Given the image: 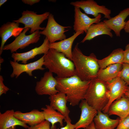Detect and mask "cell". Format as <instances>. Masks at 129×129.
<instances>
[{
  "mask_svg": "<svg viewBox=\"0 0 129 129\" xmlns=\"http://www.w3.org/2000/svg\"><path fill=\"white\" fill-rule=\"evenodd\" d=\"M55 78L57 82L56 89L66 95L70 105H78L84 99L90 81H82L75 75L65 78L57 76Z\"/></svg>",
  "mask_w": 129,
  "mask_h": 129,
  "instance_id": "obj_1",
  "label": "cell"
},
{
  "mask_svg": "<svg viewBox=\"0 0 129 129\" xmlns=\"http://www.w3.org/2000/svg\"><path fill=\"white\" fill-rule=\"evenodd\" d=\"M77 43L72 51L71 61L75 67V75L82 80L90 81L97 78L100 69L98 59L93 53L89 56L83 54Z\"/></svg>",
  "mask_w": 129,
  "mask_h": 129,
  "instance_id": "obj_2",
  "label": "cell"
},
{
  "mask_svg": "<svg viewBox=\"0 0 129 129\" xmlns=\"http://www.w3.org/2000/svg\"><path fill=\"white\" fill-rule=\"evenodd\" d=\"M44 55L43 65L57 77L65 78L75 75L73 62L63 53L50 48Z\"/></svg>",
  "mask_w": 129,
  "mask_h": 129,
  "instance_id": "obj_3",
  "label": "cell"
},
{
  "mask_svg": "<svg viewBox=\"0 0 129 129\" xmlns=\"http://www.w3.org/2000/svg\"><path fill=\"white\" fill-rule=\"evenodd\" d=\"M109 97L106 82L96 78L90 81L84 99L97 111H102L108 104Z\"/></svg>",
  "mask_w": 129,
  "mask_h": 129,
  "instance_id": "obj_4",
  "label": "cell"
},
{
  "mask_svg": "<svg viewBox=\"0 0 129 129\" xmlns=\"http://www.w3.org/2000/svg\"><path fill=\"white\" fill-rule=\"evenodd\" d=\"M71 27L70 26H64L60 25L56 21L53 14L50 13L46 27L43 30L40 31V33L45 36L50 43H52L56 41L66 38L65 33L69 31L68 29Z\"/></svg>",
  "mask_w": 129,
  "mask_h": 129,
  "instance_id": "obj_5",
  "label": "cell"
},
{
  "mask_svg": "<svg viewBox=\"0 0 129 129\" xmlns=\"http://www.w3.org/2000/svg\"><path fill=\"white\" fill-rule=\"evenodd\" d=\"M50 13L46 12L41 14H38L36 12L28 10L23 11L22 16L18 19L13 21L24 25V28L30 29L29 32L32 34L39 30H43L44 27H40V24L45 20L48 19Z\"/></svg>",
  "mask_w": 129,
  "mask_h": 129,
  "instance_id": "obj_6",
  "label": "cell"
},
{
  "mask_svg": "<svg viewBox=\"0 0 129 129\" xmlns=\"http://www.w3.org/2000/svg\"><path fill=\"white\" fill-rule=\"evenodd\" d=\"M29 28H25L23 31L11 43L5 45L3 50H9L12 53L19 49H23L31 44L37 43L39 40L40 34L37 30L28 35L25 33Z\"/></svg>",
  "mask_w": 129,
  "mask_h": 129,
  "instance_id": "obj_7",
  "label": "cell"
},
{
  "mask_svg": "<svg viewBox=\"0 0 129 129\" xmlns=\"http://www.w3.org/2000/svg\"><path fill=\"white\" fill-rule=\"evenodd\" d=\"M70 4L74 7L82 9L86 14L91 15L95 17L101 14L107 19L111 17V10L104 5L98 4L94 0H81L72 2Z\"/></svg>",
  "mask_w": 129,
  "mask_h": 129,
  "instance_id": "obj_8",
  "label": "cell"
},
{
  "mask_svg": "<svg viewBox=\"0 0 129 129\" xmlns=\"http://www.w3.org/2000/svg\"><path fill=\"white\" fill-rule=\"evenodd\" d=\"M106 82L109 91L110 97L108 104L102 110V112L105 113H108L110 106L113 102L124 95L128 87L125 82L118 77Z\"/></svg>",
  "mask_w": 129,
  "mask_h": 129,
  "instance_id": "obj_9",
  "label": "cell"
},
{
  "mask_svg": "<svg viewBox=\"0 0 129 129\" xmlns=\"http://www.w3.org/2000/svg\"><path fill=\"white\" fill-rule=\"evenodd\" d=\"M57 82L53 73L48 71L45 72L40 80L37 82L35 90L38 95H48L50 96L59 91L56 88Z\"/></svg>",
  "mask_w": 129,
  "mask_h": 129,
  "instance_id": "obj_10",
  "label": "cell"
},
{
  "mask_svg": "<svg viewBox=\"0 0 129 129\" xmlns=\"http://www.w3.org/2000/svg\"><path fill=\"white\" fill-rule=\"evenodd\" d=\"M74 21L73 29L75 32L83 31L86 33L90 26L92 24L97 23L101 21L102 15L99 14L96 17L90 18L82 12L80 9L74 7Z\"/></svg>",
  "mask_w": 129,
  "mask_h": 129,
  "instance_id": "obj_11",
  "label": "cell"
},
{
  "mask_svg": "<svg viewBox=\"0 0 129 129\" xmlns=\"http://www.w3.org/2000/svg\"><path fill=\"white\" fill-rule=\"evenodd\" d=\"M44 55L40 59L34 62L26 64H21L17 62L10 60V63L13 71L10 75L11 78L15 77L17 78L23 72H25L29 76H32V72L36 70H42L45 68L42 67L43 65Z\"/></svg>",
  "mask_w": 129,
  "mask_h": 129,
  "instance_id": "obj_12",
  "label": "cell"
},
{
  "mask_svg": "<svg viewBox=\"0 0 129 129\" xmlns=\"http://www.w3.org/2000/svg\"><path fill=\"white\" fill-rule=\"evenodd\" d=\"M81 113L78 121L74 124L75 129L87 127L92 122L97 115L98 111L89 105L86 101L83 99L79 104Z\"/></svg>",
  "mask_w": 129,
  "mask_h": 129,
  "instance_id": "obj_13",
  "label": "cell"
},
{
  "mask_svg": "<svg viewBox=\"0 0 129 129\" xmlns=\"http://www.w3.org/2000/svg\"><path fill=\"white\" fill-rule=\"evenodd\" d=\"M49 40L45 37L43 43L40 46L25 52L13 53L11 57L13 59L14 62H18L21 61L22 63L26 64L28 61L34 58L37 55L47 54L50 49L49 47Z\"/></svg>",
  "mask_w": 129,
  "mask_h": 129,
  "instance_id": "obj_14",
  "label": "cell"
},
{
  "mask_svg": "<svg viewBox=\"0 0 129 129\" xmlns=\"http://www.w3.org/2000/svg\"><path fill=\"white\" fill-rule=\"evenodd\" d=\"M19 23L13 21L8 22L2 25L0 28V36L1 42L0 48V55L3 51L4 44L7 40L11 37H17L25 29L24 27H19Z\"/></svg>",
  "mask_w": 129,
  "mask_h": 129,
  "instance_id": "obj_15",
  "label": "cell"
},
{
  "mask_svg": "<svg viewBox=\"0 0 129 129\" xmlns=\"http://www.w3.org/2000/svg\"><path fill=\"white\" fill-rule=\"evenodd\" d=\"M49 99L50 102V106L64 116L65 121L71 122L69 115L70 111L66 105L67 101L66 95L59 92L56 94L50 96Z\"/></svg>",
  "mask_w": 129,
  "mask_h": 129,
  "instance_id": "obj_16",
  "label": "cell"
},
{
  "mask_svg": "<svg viewBox=\"0 0 129 129\" xmlns=\"http://www.w3.org/2000/svg\"><path fill=\"white\" fill-rule=\"evenodd\" d=\"M129 16V7L121 11L114 17L105 19L103 21L109 29L114 31L117 37H120L121 31L124 29L125 25V20Z\"/></svg>",
  "mask_w": 129,
  "mask_h": 129,
  "instance_id": "obj_17",
  "label": "cell"
},
{
  "mask_svg": "<svg viewBox=\"0 0 129 129\" xmlns=\"http://www.w3.org/2000/svg\"><path fill=\"white\" fill-rule=\"evenodd\" d=\"M83 31L75 32L71 37L59 41L50 43L49 48L54 49L57 51L65 55L68 58L72 60V46L75 39L79 35L83 34Z\"/></svg>",
  "mask_w": 129,
  "mask_h": 129,
  "instance_id": "obj_18",
  "label": "cell"
},
{
  "mask_svg": "<svg viewBox=\"0 0 129 129\" xmlns=\"http://www.w3.org/2000/svg\"><path fill=\"white\" fill-rule=\"evenodd\" d=\"M109 115H116L120 120L129 115V99L124 95L113 102L110 106L108 112Z\"/></svg>",
  "mask_w": 129,
  "mask_h": 129,
  "instance_id": "obj_19",
  "label": "cell"
},
{
  "mask_svg": "<svg viewBox=\"0 0 129 129\" xmlns=\"http://www.w3.org/2000/svg\"><path fill=\"white\" fill-rule=\"evenodd\" d=\"M14 115L16 118L30 126L35 125L45 120L42 111L36 109L26 113L16 111L14 112Z\"/></svg>",
  "mask_w": 129,
  "mask_h": 129,
  "instance_id": "obj_20",
  "label": "cell"
},
{
  "mask_svg": "<svg viewBox=\"0 0 129 129\" xmlns=\"http://www.w3.org/2000/svg\"><path fill=\"white\" fill-rule=\"evenodd\" d=\"M106 35L113 38L111 30L103 22L92 24L87 30L86 35L81 43H83L87 40H90L98 36Z\"/></svg>",
  "mask_w": 129,
  "mask_h": 129,
  "instance_id": "obj_21",
  "label": "cell"
},
{
  "mask_svg": "<svg viewBox=\"0 0 129 129\" xmlns=\"http://www.w3.org/2000/svg\"><path fill=\"white\" fill-rule=\"evenodd\" d=\"M98 111L95 117L93 122L96 129H114L118 126L120 118H110L107 113Z\"/></svg>",
  "mask_w": 129,
  "mask_h": 129,
  "instance_id": "obj_22",
  "label": "cell"
},
{
  "mask_svg": "<svg viewBox=\"0 0 129 129\" xmlns=\"http://www.w3.org/2000/svg\"><path fill=\"white\" fill-rule=\"evenodd\" d=\"M13 109L6 111L3 113H0V129H8L16 125L21 126L27 129V124L19 120L14 116Z\"/></svg>",
  "mask_w": 129,
  "mask_h": 129,
  "instance_id": "obj_23",
  "label": "cell"
},
{
  "mask_svg": "<svg viewBox=\"0 0 129 129\" xmlns=\"http://www.w3.org/2000/svg\"><path fill=\"white\" fill-rule=\"evenodd\" d=\"M124 50L120 48L113 50L107 56L101 60L98 59L100 69H103L109 65L124 63Z\"/></svg>",
  "mask_w": 129,
  "mask_h": 129,
  "instance_id": "obj_24",
  "label": "cell"
},
{
  "mask_svg": "<svg viewBox=\"0 0 129 129\" xmlns=\"http://www.w3.org/2000/svg\"><path fill=\"white\" fill-rule=\"evenodd\" d=\"M45 107L42 108L41 110L42 111L45 120L51 124V129H56L55 124L57 123H59L61 127H63V121L64 119V116L53 108L49 105H46Z\"/></svg>",
  "mask_w": 129,
  "mask_h": 129,
  "instance_id": "obj_25",
  "label": "cell"
},
{
  "mask_svg": "<svg viewBox=\"0 0 129 129\" xmlns=\"http://www.w3.org/2000/svg\"><path fill=\"white\" fill-rule=\"evenodd\" d=\"M122 64H114L110 65L105 68L100 69L97 78L105 82L113 80L118 77L122 69Z\"/></svg>",
  "mask_w": 129,
  "mask_h": 129,
  "instance_id": "obj_26",
  "label": "cell"
},
{
  "mask_svg": "<svg viewBox=\"0 0 129 129\" xmlns=\"http://www.w3.org/2000/svg\"><path fill=\"white\" fill-rule=\"evenodd\" d=\"M123 80L127 86L129 85V64L124 63L122 64V67L118 75Z\"/></svg>",
  "mask_w": 129,
  "mask_h": 129,
  "instance_id": "obj_27",
  "label": "cell"
},
{
  "mask_svg": "<svg viewBox=\"0 0 129 129\" xmlns=\"http://www.w3.org/2000/svg\"><path fill=\"white\" fill-rule=\"evenodd\" d=\"M27 129H51L50 127V123L44 120L35 125L29 127Z\"/></svg>",
  "mask_w": 129,
  "mask_h": 129,
  "instance_id": "obj_28",
  "label": "cell"
},
{
  "mask_svg": "<svg viewBox=\"0 0 129 129\" xmlns=\"http://www.w3.org/2000/svg\"><path fill=\"white\" fill-rule=\"evenodd\" d=\"M115 129H129V115L124 119L120 120L119 124Z\"/></svg>",
  "mask_w": 129,
  "mask_h": 129,
  "instance_id": "obj_29",
  "label": "cell"
},
{
  "mask_svg": "<svg viewBox=\"0 0 129 129\" xmlns=\"http://www.w3.org/2000/svg\"><path fill=\"white\" fill-rule=\"evenodd\" d=\"M4 79L3 76L0 75V96L3 94H6L9 90V88L5 86L3 83Z\"/></svg>",
  "mask_w": 129,
  "mask_h": 129,
  "instance_id": "obj_30",
  "label": "cell"
},
{
  "mask_svg": "<svg viewBox=\"0 0 129 129\" xmlns=\"http://www.w3.org/2000/svg\"><path fill=\"white\" fill-rule=\"evenodd\" d=\"M124 63L129 64V43L125 46L124 51Z\"/></svg>",
  "mask_w": 129,
  "mask_h": 129,
  "instance_id": "obj_31",
  "label": "cell"
},
{
  "mask_svg": "<svg viewBox=\"0 0 129 129\" xmlns=\"http://www.w3.org/2000/svg\"><path fill=\"white\" fill-rule=\"evenodd\" d=\"M66 125L64 126L61 127L59 129H75L74 124H72L71 122L67 121L66 122Z\"/></svg>",
  "mask_w": 129,
  "mask_h": 129,
  "instance_id": "obj_32",
  "label": "cell"
},
{
  "mask_svg": "<svg viewBox=\"0 0 129 129\" xmlns=\"http://www.w3.org/2000/svg\"><path fill=\"white\" fill-rule=\"evenodd\" d=\"M40 0H22L24 3L32 5L34 4L39 2Z\"/></svg>",
  "mask_w": 129,
  "mask_h": 129,
  "instance_id": "obj_33",
  "label": "cell"
},
{
  "mask_svg": "<svg viewBox=\"0 0 129 129\" xmlns=\"http://www.w3.org/2000/svg\"><path fill=\"white\" fill-rule=\"evenodd\" d=\"M124 29L126 32L129 33V20L126 22L125 25Z\"/></svg>",
  "mask_w": 129,
  "mask_h": 129,
  "instance_id": "obj_34",
  "label": "cell"
},
{
  "mask_svg": "<svg viewBox=\"0 0 129 129\" xmlns=\"http://www.w3.org/2000/svg\"><path fill=\"white\" fill-rule=\"evenodd\" d=\"M84 129H96L93 121L87 127Z\"/></svg>",
  "mask_w": 129,
  "mask_h": 129,
  "instance_id": "obj_35",
  "label": "cell"
},
{
  "mask_svg": "<svg viewBox=\"0 0 129 129\" xmlns=\"http://www.w3.org/2000/svg\"><path fill=\"white\" fill-rule=\"evenodd\" d=\"M124 95L129 99V86H128L127 90Z\"/></svg>",
  "mask_w": 129,
  "mask_h": 129,
  "instance_id": "obj_36",
  "label": "cell"
},
{
  "mask_svg": "<svg viewBox=\"0 0 129 129\" xmlns=\"http://www.w3.org/2000/svg\"><path fill=\"white\" fill-rule=\"evenodd\" d=\"M7 1V0H0V6L1 7L3 4Z\"/></svg>",
  "mask_w": 129,
  "mask_h": 129,
  "instance_id": "obj_37",
  "label": "cell"
},
{
  "mask_svg": "<svg viewBox=\"0 0 129 129\" xmlns=\"http://www.w3.org/2000/svg\"><path fill=\"white\" fill-rule=\"evenodd\" d=\"M4 61L3 59L1 57H0V64L1 63L3 62Z\"/></svg>",
  "mask_w": 129,
  "mask_h": 129,
  "instance_id": "obj_38",
  "label": "cell"
},
{
  "mask_svg": "<svg viewBox=\"0 0 129 129\" xmlns=\"http://www.w3.org/2000/svg\"><path fill=\"white\" fill-rule=\"evenodd\" d=\"M8 129H16V126H13L11 127Z\"/></svg>",
  "mask_w": 129,
  "mask_h": 129,
  "instance_id": "obj_39",
  "label": "cell"
}]
</instances>
